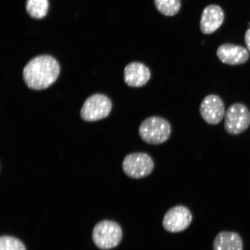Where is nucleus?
<instances>
[{"label": "nucleus", "instance_id": "f257e3e1", "mask_svg": "<svg viewBox=\"0 0 250 250\" xmlns=\"http://www.w3.org/2000/svg\"><path fill=\"white\" fill-rule=\"evenodd\" d=\"M60 70L55 58L50 55H40L31 59L24 67L23 80L31 89H45L57 80Z\"/></svg>", "mask_w": 250, "mask_h": 250}, {"label": "nucleus", "instance_id": "f03ea898", "mask_svg": "<svg viewBox=\"0 0 250 250\" xmlns=\"http://www.w3.org/2000/svg\"><path fill=\"white\" fill-rule=\"evenodd\" d=\"M171 133V125L161 117L146 118L139 127V135L144 142L151 145H160L167 142Z\"/></svg>", "mask_w": 250, "mask_h": 250}, {"label": "nucleus", "instance_id": "7ed1b4c3", "mask_svg": "<svg viewBox=\"0 0 250 250\" xmlns=\"http://www.w3.org/2000/svg\"><path fill=\"white\" fill-rule=\"evenodd\" d=\"M123 230L120 225L111 221H103L97 224L92 232V239L100 249L116 248L123 238Z\"/></svg>", "mask_w": 250, "mask_h": 250}, {"label": "nucleus", "instance_id": "20e7f679", "mask_svg": "<svg viewBox=\"0 0 250 250\" xmlns=\"http://www.w3.org/2000/svg\"><path fill=\"white\" fill-rule=\"evenodd\" d=\"M154 168V162L151 156L144 152L128 154L124 159L123 169L132 179H143L149 176Z\"/></svg>", "mask_w": 250, "mask_h": 250}, {"label": "nucleus", "instance_id": "39448f33", "mask_svg": "<svg viewBox=\"0 0 250 250\" xmlns=\"http://www.w3.org/2000/svg\"><path fill=\"white\" fill-rule=\"evenodd\" d=\"M250 125V111L245 104L234 103L227 109L225 115L224 128L232 135L245 132Z\"/></svg>", "mask_w": 250, "mask_h": 250}, {"label": "nucleus", "instance_id": "423d86ee", "mask_svg": "<svg viewBox=\"0 0 250 250\" xmlns=\"http://www.w3.org/2000/svg\"><path fill=\"white\" fill-rule=\"evenodd\" d=\"M112 109V103L107 96L95 94L86 100L81 110V117L87 122L102 120L108 116Z\"/></svg>", "mask_w": 250, "mask_h": 250}, {"label": "nucleus", "instance_id": "0eeeda50", "mask_svg": "<svg viewBox=\"0 0 250 250\" xmlns=\"http://www.w3.org/2000/svg\"><path fill=\"white\" fill-rule=\"evenodd\" d=\"M192 221L191 212L184 206H176L169 209L164 215L162 226L170 233H179L185 230Z\"/></svg>", "mask_w": 250, "mask_h": 250}, {"label": "nucleus", "instance_id": "6e6552de", "mask_svg": "<svg viewBox=\"0 0 250 250\" xmlns=\"http://www.w3.org/2000/svg\"><path fill=\"white\" fill-rule=\"evenodd\" d=\"M199 112L206 123L215 125L220 124L226 115V107L223 100L216 95L211 94L203 100Z\"/></svg>", "mask_w": 250, "mask_h": 250}, {"label": "nucleus", "instance_id": "1a4fd4ad", "mask_svg": "<svg viewBox=\"0 0 250 250\" xmlns=\"http://www.w3.org/2000/svg\"><path fill=\"white\" fill-rule=\"evenodd\" d=\"M219 59L223 63L232 65L245 63L250 58L248 50L242 46L224 43L217 51Z\"/></svg>", "mask_w": 250, "mask_h": 250}, {"label": "nucleus", "instance_id": "9d476101", "mask_svg": "<svg viewBox=\"0 0 250 250\" xmlns=\"http://www.w3.org/2000/svg\"><path fill=\"white\" fill-rule=\"evenodd\" d=\"M151 75L149 68L142 62H130L125 68V83L130 87H143L148 83Z\"/></svg>", "mask_w": 250, "mask_h": 250}, {"label": "nucleus", "instance_id": "9b49d317", "mask_svg": "<svg viewBox=\"0 0 250 250\" xmlns=\"http://www.w3.org/2000/svg\"><path fill=\"white\" fill-rule=\"evenodd\" d=\"M224 18V12L220 6L208 5L202 12L200 29L205 34L213 33L223 24Z\"/></svg>", "mask_w": 250, "mask_h": 250}, {"label": "nucleus", "instance_id": "f8f14e48", "mask_svg": "<svg viewBox=\"0 0 250 250\" xmlns=\"http://www.w3.org/2000/svg\"><path fill=\"white\" fill-rule=\"evenodd\" d=\"M213 250H243L241 236L236 232L223 231L214 239Z\"/></svg>", "mask_w": 250, "mask_h": 250}, {"label": "nucleus", "instance_id": "ddd939ff", "mask_svg": "<svg viewBox=\"0 0 250 250\" xmlns=\"http://www.w3.org/2000/svg\"><path fill=\"white\" fill-rule=\"evenodd\" d=\"M49 8L48 0H27L26 9L31 17L42 19L45 17Z\"/></svg>", "mask_w": 250, "mask_h": 250}, {"label": "nucleus", "instance_id": "4468645a", "mask_svg": "<svg viewBox=\"0 0 250 250\" xmlns=\"http://www.w3.org/2000/svg\"><path fill=\"white\" fill-rule=\"evenodd\" d=\"M155 7L161 14L173 17L179 12L181 0H154Z\"/></svg>", "mask_w": 250, "mask_h": 250}, {"label": "nucleus", "instance_id": "2eb2a0df", "mask_svg": "<svg viewBox=\"0 0 250 250\" xmlns=\"http://www.w3.org/2000/svg\"><path fill=\"white\" fill-rule=\"evenodd\" d=\"M0 250H26L23 243L15 237L3 236L0 239Z\"/></svg>", "mask_w": 250, "mask_h": 250}, {"label": "nucleus", "instance_id": "dca6fc26", "mask_svg": "<svg viewBox=\"0 0 250 250\" xmlns=\"http://www.w3.org/2000/svg\"><path fill=\"white\" fill-rule=\"evenodd\" d=\"M245 42L247 48H248L249 51H250V28L247 30L245 33Z\"/></svg>", "mask_w": 250, "mask_h": 250}]
</instances>
